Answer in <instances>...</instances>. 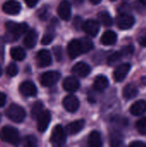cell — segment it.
<instances>
[{
    "mask_svg": "<svg viewBox=\"0 0 146 147\" xmlns=\"http://www.w3.org/2000/svg\"><path fill=\"white\" fill-rule=\"evenodd\" d=\"M83 29L87 34L94 37V36L97 35V34L99 32V29H100V25H99V22L97 21L91 19V20L86 21L83 23Z\"/></svg>",
    "mask_w": 146,
    "mask_h": 147,
    "instance_id": "obj_13",
    "label": "cell"
},
{
    "mask_svg": "<svg viewBox=\"0 0 146 147\" xmlns=\"http://www.w3.org/2000/svg\"><path fill=\"white\" fill-rule=\"evenodd\" d=\"M10 56L14 60L22 61L26 58V52L20 47H15L10 49Z\"/></svg>",
    "mask_w": 146,
    "mask_h": 147,
    "instance_id": "obj_23",
    "label": "cell"
},
{
    "mask_svg": "<svg viewBox=\"0 0 146 147\" xmlns=\"http://www.w3.org/2000/svg\"><path fill=\"white\" fill-rule=\"evenodd\" d=\"M123 58V55L120 52H116L114 53L108 59V64L109 65H114L115 64H117L121 59Z\"/></svg>",
    "mask_w": 146,
    "mask_h": 147,
    "instance_id": "obj_28",
    "label": "cell"
},
{
    "mask_svg": "<svg viewBox=\"0 0 146 147\" xmlns=\"http://www.w3.org/2000/svg\"><path fill=\"white\" fill-rule=\"evenodd\" d=\"M134 22H135L134 17L126 13H121L116 18V24L118 28L124 30L131 28L133 26Z\"/></svg>",
    "mask_w": 146,
    "mask_h": 147,
    "instance_id": "obj_7",
    "label": "cell"
},
{
    "mask_svg": "<svg viewBox=\"0 0 146 147\" xmlns=\"http://www.w3.org/2000/svg\"><path fill=\"white\" fill-rule=\"evenodd\" d=\"M38 40V34L35 30H29L23 40V43L27 48H33L35 47Z\"/></svg>",
    "mask_w": 146,
    "mask_h": 147,
    "instance_id": "obj_18",
    "label": "cell"
},
{
    "mask_svg": "<svg viewBox=\"0 0 146 147\" xmlns=\"http://www.w3.org/2000/svg\"><path fill=\"white\" fill-rule=\"evenodd\" d=\"M58 14L61 19L65 20V21L69 20L71 15V3L66 0L62 1L58 7Z\"/></svg>",
    "mask_w": 146,
    "mask_h": 147,
    "instance_id": "obj_15",
    "label": "cell"
},
{
    "mask_svg": "<svg viewBox=\"0 0 146 147\" xmlns=\"http://www.w3.org/2000/svg\"><path fill=\"white\" fill-rule=\"evenodd\" d=\"M73 25H74V27H75L76 28H77V29H79L80 28H83V23L82 19H81L80 17H76V18L74 19Z\"/></svg>",
    "mask_w": 146,
    "mask_h": 147,
    "instance_id": "obj_36",
    "label": "cell"
},
{
    "mask_svg": "<svg viewBox=\"0 0 146 147\" xmlns=\"http://www.w3.org/2000/svg\"><path fill=\"white\" fill-rule=\"evenodd\" d=\"M130 69H131V65L128 64V63L120 65L115 69V71L114 72V80L117 81V82H121L122 80H124V78L128 74Z\"/></svg>",
    "mask_w": 146,
    "mask_h": 147,
    "instance_id": "obj_14",
    "label": "cell"
},
{
    "mask_svg": "<svg viewBox=\"0 0 146 147\" xmlns=\"http://www.w3.org/2000/svg\"><path fill=\"white\" fill-rule=\"evenodd\" d=\"M108 78L105 76L100 75L97 76L94 81V88L98 91H102L108 86Z\"/></svg>",
    "mask_w": 146,
    "mask_h": 147,
    "instance_id": "obj_22",
    "label": "cell"
},
{
    "mask_svg": "<svg viewBox=\"0 0 146 147\" xmlns=\"http://www.w3.org/2000/svg\"><path fill=\"white\" fill-rule=\"evenodd\" d=\"M5 115L10 121L15 123H21L26 118V111L22 106L12 103L5 110Z\"/></svg>",
    "mask_w": 146,
    "mask_h": 147,
    "instance_id": "obj_4",
    "label": "cell"
},
{
    "mask_svg": "<svg viewBox=\"0 0 146 147\" xmlns=\"http://www.w3.org/2000/svg\"><path fill=\"white\" fill-rule=\"evenodd\" d=\"M72 72L79 77L84 78L90 73V67L86 63L78 62L72 67Z\"/></svg>",
    "mask_w": 146,
    "mask_h": 147,
    "instance_id": "obj_16",
    "label": "cell"
},
{
    "mask_svg": "<svg viewBox=\"0 0 146 147\" xmlns=\"http://www.w3.org/2000/svg\"><path fill=\"white\" fill-rule=\"evenodd\" d=\"M83 0H72V2H74L75 3H81Z\"/></svg>",
    "mask_w": 146,
    "mask_h": 147,
    "instance_id": "obj_43",
    "label": "cell"
},
{
    "mask_svg": "<svg viewBox=\"0 0 146 147\" xmlns=\"http://www.w3.org/2000/svg\"><path fill=\"white\" fill-rule=\"evenodd\" d=\"M93 4H98V3H101V1L102 0H89Z\"/></svg>",
    "mask_w": 146,
    "mask_h": 147,
    "instance_id": "obj_42",
    "label": "cell"
},
{
    "mask_svg": "<svg viewBox=\"0 0 146 147\" xmlns=\"http://www.w3.org/2000/svg\"><path fill=\"white\" fill-rule=\"evenodd\" d=\"M111 1H115V0H111Z\"/></svg>",
    "mask_w": 146,
    "mask_h": 147,
    "instance_id": "obj_46",
    "label": "cell"
},
{
    "mask_svg": "<svg viewBox=\"0 0 146 147\" xmlns=\"http://www.w3.org/2000/svg\"><path fill=\"white\" fill-rule=\"evenodd\" d=\"M43 111V103L41 102H36L31 109V116L34 119H37L40 114Z\"/></svg>",
    "mask_w": 146,
    "mask_h": 147,
    "instance_id": "obj_27",
    "label": "cell"
},
{
    "mask_svg": "<svg viewBox=\"0 0 146 147\" xmlns=\"http://www.w3.org/2000/svg\"><path fill=\"white\" fill-rule=\"evenodd\" d=\"M146 111V102L144 100H139L135 102L131 109H130V112L133 115H141L142 114H144Z\"/></svg>",
    "mask_w": 146,
    "mask_h": 147,
    "instance_id": "obj_21",
    "label": "cell"
},
{
    "mask_svg": "<svg viewBox=\"0 0 146 147\" xmlns=\"http://www.w3.org/2000/svg\"><path fill=\"white\" fill-rule=\"evenodd\" d=\"M61 75L59 72L55 71H46L45 73H43L40 76V82L41 84V85L45 86V87H50L52 86L53 84H55L60 78Z\"/></svg>",
    "mask_w": 146,
    "mask_h": 147,
    "instance_id": "obj_6",
    "label": "cell"
},
{
    "mask_svg": "<svg viewBox=\"0 0 146 147\" xmlns=\"http://www.w3.org/2000/svg\"><path fill=\"white\" fill-rule=\"evenodd\" d=\"M139 44H140L141 46L145 47H146V35L140 37V38L139 39Z\"/></svg>",
    "mask_w": 146,
    "mask_h": 147,
    "instance_id": "obj_41",
    "label": "cell"
},
{
    "mask_svg": "<svg viewBox=\"0 0 146 147\" xmlns=\"http://www.w3.org/2000/svg\"><path fill=\"white\" fill-rule=\"evenodd\" d=\"M24 1H25L26 4H27L28 7L33 8V7H34V6L37 4V3H38L39 0H24Z\"/></svg>",
    "mask_w": 146,
    "mask_h": 147,
    "instance_id": "obj_40",
    "label": "cell"
},
{
    "mask_svg": "<svg viewBox=\"0 0 146 147\" xmlns=\"http://www.w3.org/2000/svg\"><path fill=\"white\" fill-rule=\"evenodd\" d=\"M88 144L90 146H101L102 144L101 134L96 131H93L92 133H90V134L89 135V138H88Z\"/></svg>",
    "mask_w": 146,
    "mask_h": 147,
    "instance_id": "obj_24",
    "label": "cell"
},
{
    "mask_svg": "<svg viewBox=\"0 0 146 147\" xmlns=\"http://www.w3.org/2000/svg\"><path fill=\"white\" fill-rule=\"evenodd\" d=\"M143 4H146V0H139Z\"/></svg>",
    "mask_w": 146,
    "mask_h": 147,
    "instance_id": "obj_44",
    "label": "cell"
},
{
    "mask_svg": "<svg viewBox=\"0 0 146 147\" xmlns=\"http://www.w3.org/2000/svg\"><path fill=\"white\" fill-rule=\"evenodd\" d=\"M53 53L56 57V59L58 61H60L63 58V52L60 47H56L53 48Z\"/></svg>",
    "mask_w": 146,
    "mask_h": 147,
    "instance_id": "obj_35",
    "label": "cell"
},
{
    "mask_svg": "<svg viewBox=\"0 0 146 147\" xmlns=\"http://www.w3.org/2000/svg\"><path fill=\"white\" fill-rule=\"evenodd\" d=\"M47 13H48V10H47L46 9L41 8V9H40V13H39V16H40V19H42V20L46 19V17H47Z\"/></svg>",
    "mask_w": 146,
    "mask_h": 147,
    "instance_id": "obj_37",
    "label": "cell"
},
{
    "mask_svg": "<svg viewBox=\"0 0 146 147\" xmlns=\"http://www.w3.org/2000/svg\"><path fill=\"white\" fill-rule=\"evenodd\" d=\"M19 91L24 96H34L37 95V88L31 81L22 82L19 86Z\"/></svg>",
    "mask_w": 146,
    "mask_h": 147,
    "instance_id": "obj_10",
    "label": "cell"
},
{
    "mask_svg": "<svg viewBox=\"0 0 146 147\" xmlns=\"http://www.w3.org/2000/svg\"><path fill=\"white\" fill-rule=\"evenodd\" d=\"M0 139L3 141L14 146H17L21 142L19 131L10 126L3 127L0 130Z\"/></svg>",
    "mask_w": 146,
    "mask_h": 147,
    "instance_id": "obj_3",
    "label": "cell"
},
{
    "mask_svg": "<svg viewBox=\"0 0 146 147\" xmlns=\"http://www.w3.org/2000/svg\"><path fill=\"white\" fill-rule=\"evenodd\" d=\"M6 104V95L3 92H0V108L3 107Z\"/></svg>",
    "mask_w": 146,
    "mask_h": 147,
    "instance_id": "obj_38",
    "label": "cell"
},
{
    "mask_svg": "<svg viewBox=\"0 0 146 147\" xmlns=\"http://www.w3.org/2000/svg\"><path fill=\"white\" fill-rule=\"evenodd\" d=\"M122 143V138L120 134H115L114 135H113L111 137V141H110V144L113 146H118L120 145H121Z\"/></svg>",
    "mask_w": 146,
    "mask_h": 147,
    "instance_id": "obj_34",
    "label": "cell"
},
{
    "mask_svg": "<svg viewBox=\"0 0 146 147\" xmlns=\"http://www.w3.org/2000/svg\"><path fill=\"white\" fill-rule=\"evenodd\" d=\"M116 41H117V34L115 32L111 30L106 31L101 37V42L106 46L114 45L116 43Z\"/></svg>",
    "mask_w": 146,
    "mask_h": 147,
    "instance_id": "obj_19",
    "label": "cell"
},
{
    "mask_svg": "<svg viewBox=\"0 0 146 147\" xmlns=\"http://www.w3.org/2000/svg\"><path fill=\"white\" fill-rule=\"evenodd\" d=\"M5 28H6V34L4 35V40L7 41L17 40L28 29V26L25 22L18 23L10 21L6 22Z\"/></svg>",
    "mask_w": 146,
    "mask_h": 147,
    "instance_id": "obj_2",
    "label": "cell"
},
{
    "mask_svg": "<svg viewBox=\"0 0 146 147\" xmlns=\"http://www.w3.org/2000/svg\"><path fill=\"white\" fill-rule=\"evenodd\" d=\"M93 48V42L88 39L83 38L81 40H72L69 42L67 52L71 59H75L79 55L90 51Z\"/></svg>",
    "mask_w": 146,
    "mask_h": 147,
    "instance_id": "obj_1",
    "label": "cell"
},
{
    "mask_svg": "<svg viewBox=\"0 0 146 147\" xmlns=\"http://www.w3.org/2000/svg\"><path fill=\"white\" fill-rule=\"evenodd\" d=\"M133 52H134V47L132 45L126 46L120 50V53H122L123 57H129L133 54Z\"/></svg>",
    "mask_w": 146,
    "mask_h": 147,
    "instance_id": "obj_33",
    "label": "cell"
},
{
    "mask_svg": "<svg viewBox=\"0 0 146 147\" xmlns=\"http://www.w3.org/2000/svg\"><path fill=\"white\" fill-rule=\"evenodd\" d=\"M85 125V121L84 120H78L76 121H73L70 124H68V126L66 127V130L68 132V134H76L77 133H79Z\"/></svg>",
    "mask_w": 146,
    "mask_h": 147,
    "instance_id": "obj_20",
    "label": "cell"
},
{
    "mask_svg": "<svg viewBox=\"0 0 146 147\" xmlns=\"http://www.w3.org/2000/svg\"><path fill=\"white\" fill-rule=\"evenodd\" d=\"M53 39H54V34L52 32V30H50L43 35L41 39V43L43 45H48L53 40Z\"/></svg>",
    "mask_w": 146,
    "mask_h": 147,
    "instance_id": "obj_31",
    "label": "cell"
},
{
    "mask_svg": "<svg viewBox=\"0 0 146 147\" xmlns=\"http://www.w3.org/2000/svg\"><path fill=\"white\" fill-rule=\"evenodd\" d=\"M98 18L101 23H102L106 27H109L113 24V20L110 14L107 11H102L98 14Z\"/></svg>",
    "mask_w": 146,
    "mask_h": 147,
    "instance_id": "obj_26",
    "label": "cell"
},
{
    "mask_svg": "<svg viewBox=\"0 0 146 147\" xmlns=\"http://www.w3.org/2000/svg\"><path fill=\"white\" fill-rule=\"evenodd\" d=\"M139 91H138V89L133 85V84H128L126 85L124 90H123V96L126 99H132V98H134L137 96Z\"/></svg>",
    "mask_w": 146,
    "mask_h": 147,
    "instance_id": "obj_25",
    "label": "cell"
},
{
    "mask_svg": "<svg viewBox=\"0 0 146 147\" xmlns=\"http://www.w3.org/2000/svg\"><path fill=\"white\" fill-rule=\"evenodd\" d=\"M50 140L53 146H63L65 143L66 135H65V133L63 127L60 125H57L53 128Z\"/></svg>",
    "mask_w": 146,
    "mask_h": 147,
    "instance_id": "obj_5",
    "label": "cell"
},
{
    "mask_svg": "<svg viewBox=\"0 0 146 147\" xmlns=\"http://www.w3.org/2000/svg\"><path fill=\"white\" fill-rule=\"evenodd\" d=\"M36 144H37V140H36L35 137L29 135V136H26L24 138V145L26 146H35Z\"/></svg>",
    "mask_w": 146,
    "mask_h": 147,
    "instance_id": "obj_32",
    "label": "cell"
},
{
    "mask_svg": "<svg viewBox=\"0 0 146 147\" xmlns=\"http://www.w3.org/2000/svg\"><path fill=\"white\" fill-rule=\"evenodd\" d=\"M3 11L8 15H17L20 13L21 9H22V5L18 1L15 0H9L6 1L3 4Z\"/></svg>",
    "mask_w": 146,
    "mask_h": 147,
    "instance_id": "obj_9",
    "label": "cell"
},
{
    "mask_svg": "<svg viewBox=\"0 0 146 147\" xmlns=\"http://www.w3.org/2000/svg\"><path fill=\"white\" fill-rule=\"evenodd\" d=\"M136 129L141 134H146V117L139 120L136 122Z\"/></svg>",
    "mask_w": 146,
    "mask_h": 147,
    "instance_id": "obj_30",
    "label": "cell"
},
{
    "mask_svg": "<svg viewBox=\"0 0 146 147\" xmlns=\"http://www.w3.org/2000/svg\"><path fill=\"white\" fill-rule=\"evenodd\" d=\"M51 121V114L48 110L42 111L40 115L37 117V128L39 132L43 133L45 132Z\"/></svg>",
    "mask_w": 146,
    "mask_h": 147,
    "instance_id": "obj_8",
    "label": "cell"
},
{
    "mask_svg": "<svg viewBox=\"0 0 146 147\" xmlns=\"http://www.w3.org/2000/svg\"><path fill=\"white\" fill-rule=\"evenodd\" d=\"M19 69L17 65L15 63H10L7 67H6V74L9 77H15L18 74Z\"/></svg>",
    "mask_w": 146,
    "mask_h": 147,
    "instance_id": "obj_29",
    "label": "cell"
},
{
    "mask_svg": "<svg viewBox=\"0 0 146 147\" xmlns=\"http://www.w3.org/2000/svg\"><path fill=\"white\" fill-rule=\"evenodd\" d=\"M131 147H146V144L142 141H134L130 144Z\"/></svg>",
    "mask_w": 146,
    "mask_h": 147,
    "instance_id": "obj_39",
    "label": "cell"
},
{
    "mask_svg": "<svg viewBox=\"0 0 146 147\" xmlns=\"http://www.w3.org/2000/svg\"><path fill=\"white\" fill-rule=\"evenodd\" d=\"M63 106L68 112L74 113L79 108V101L75 96L70 95L65 96L63 100Z\"/></svg>",
    "mask_w": 146,
    "mask_h": 147,
    "instance_id": "obj_12",
    "label": "cell"
},
{
    "mask_svg": "<svg viewBox=\"0 0 146 147\" xmlns=\"http://www.w3.org/2000/svg\"><path fill=\"white\" fill-rule=\"evenodd\" d=\"M36 61L37 65L40 67H46L52 64V57L51 53L48 50L42 49L38 52L36 55Z\"/></svg>",
    "mask_w": 146,
    "mask_h": 147,
    "instance_id": "obj_11",
    "label": "cell"
},
{
    "mask_svg": "<svg viewBox=\"0 0 146 147\" xmlns=\"http://www.w3.org/2000/svg\"><path fill=\"white\" fill-rule=\"evenodd\" d=\"M2 74H3V70H2V68H1V66H0V77L2 76Z\"/></svg>",
    "mask_w": 146,
    "mask_h": 147,
    "instance_id": "obj_45",
    "label": "cell"
},
{
    "mask_svg": "<svg viewBox=\"0 0 146 147\" xmlns=\"http://www.w3.org/2000/svg\"><path fill=\"white\" fill-rule=\"evenodd\" d=\"M80 86L79 81L74 77H68L63 82V87L66 91L74 92L78 90Z\"/></svg>",
    "mask_w": 146,
    "mask_h": 147,
    "instance_id": "obj_17",
    "label": "cell"
}]
</instances>
